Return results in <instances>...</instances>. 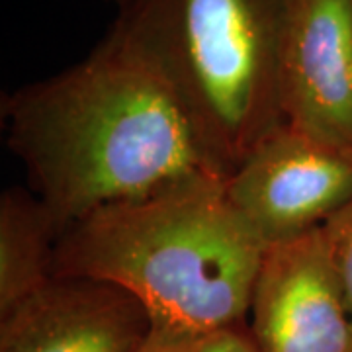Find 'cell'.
Wrapping results in <instances>:
<instances>
[{"label":"cell","mask_w":352,"mask_h":352,"mask_svg":"<svg viewBox=\"0 0 352 352\" xmlns=\"http://www.w3.org/2000/svg\"><path fill=\"white\" fill-rule=\"evenodd\" d=\"M8 145L63 233L113 204L226 178L173 92L108 34L82 61L4 98Z\"/></svg>","instance_id":"cell-1"},{"label":"cell","mask_w":352,"mask_h":352,"mask_svg":"<svg viewBox=\"0 0 352 352\" xmlns=\"http://www.w3.org/2000/svg\"><path fill=\"white\" fill-rule=\"evenodd\" d=\"M266 251L231 206L226 178L206 176L67 227L55 276L126 289L147 311L153 333L200 342L247 327Z\"/></svg>","instance_id":"cell-2"},{"label":"cell","mask_w":352,"mask_h":352,"mask_svg":"<svg viewBox=\"0 0 352 352\" xmlns=\"http://www.w3.org/2000/svg\"><path fill=\"white\" fill-rule=\"evenodd\" d=\"M292 0H131L110 34L151 69L229 176L284 124Z\"/></svg>","instance_id":"cell-3"},{"label":"cell","mask_w":352,"mask_h":352,"mask_svg":"<svg viewBox=\"0 0 352 352\" xmlns=\"http://www.w3.org/2000/svg\"><path fill=\"white\" fill-rule=\"evenodd\" d=\"M226 194L268 247L298 239L352 201V147L284 122L227 176Z\"/></svg>","instance_id":"cell-4"},{"label":"cell","mask_w":352,"mask_h":352,"mask_svg":"<svg viewBox=\"0 0 352 352\" xmlns=\"http://www.w3.org/2000/svg\"><path fill=\"white\" fill-rule=\"evenodd\" d=\"M247 329L256 352H352V314L323 227L268 247Z\"/></svg>","instance_id":"cell-5"},{"label":"cell","mask_w":352,"mask_h":352,"mask_svg":"<svg viewBox=\"0 0 352 352\" xmlns=\"http://www.w3.org/2000/svg\"><path fill=\"white\" fill-rule=\"evenodd\" d=\"M282 106L284 122L352 147V0H292Z\"/></svg>","instance_id":"cell-6"},{"label":"cell","mask_w":352,"mask_h":352,"mask_svg":"<svg viewBox=\"0 0 352 352\" xmlns=\"http://www.w3.org/2000/svg\"><path fill=\"white\" fill-rule=\"evenodd\" d=\"M149 335L143 305L92 278L55 276L0 314V352H138Z\"/></svg>","instance_id":"cell-7"},{"label":"cell","mask_w":352,"mask_h":352,"mask_svg":"<svg viewBox=\"0 0 352 352\" xmlns=\"http://www.w3.org/2000/svg\"><path fill=\"white\" fill-rule=\"evenodd\" d=\"M61 229L39 198L6 190L0 200V314L16 307L55 278Z\"/></svg>","instance_id":"cell-8"},{"label":"cell","mask_w":352,"mask_h":352,"mask_svg":"<svg viewBox=\"0 0 352 352\" xmlns=\"http://www.w3.org/2000/svg\"><path fill=\"white\" fill-rule=\"evenodd\" d=\"M329 256L352 314V201L323 226Z\"/></svg>","instance_id":"cell-9"},{"label":"cell","mask_w":352,"mask_h":352,"mask_svg":"<svg viewBox=\"0 0 352 352\" xmlns=\"http://www.w3.org/2000/svg\"><path fill=\"white\" fill-rule=\"evenodd\" d=\"M196 352H256L247 327L219 331L200 340Z\"/></svg>","instance_id":"cell-10"},{"label":"cell","mask_w":352,"mask_h":352,"mask_svg":"<svg viewBox=\"0 0 352 352\" xmlns=\"http://www.w3.org/2000/svg\"><path fill=\"white\" fill-rule=\"evenodd\" d=\"M200 342L186 339H176V337H166L153 333L145 339V342L138 349V352H196Z\"/></svg>","instance_id":"cell-11"},{"label":"cell","mask_w":352,"mask_h":352,"mask_svg":"<svg viewBox=\"0 0 352 352\" xmlns=\"http://www.w3.org/2000/svg\"><path fill=\"white\" fill-rule=\"evenodd\" d=\"M113 2H116V4H118V8L122 10V8H126V6L129 4V2H131V0H113Z\"/></svg>","instance_id":"cell-12"}]
</instances>
